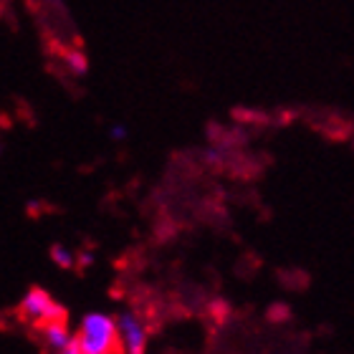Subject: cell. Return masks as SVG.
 I'll return each instance as SVG.
<instances>
[{
    "label": "cell",
    "instance_id": "1",
    "mask_svg": "<svg viewBox=\"0 0 354 354\" xmlns=\"http://www.w3.org/2000/svg\"><path fill=\"white\" fill-rule=\"evenodd\" d=\"M79 347L82 354H109L119 347L117 339V324L114 319L102 314V311H91L82 319V329H79Z\"/></svg>",
    "mask_w": 354,
    "mask_h": 354
},
{
    "label": "cell",
    "instance_id": "2",
    "mask_svg": "<svg viewBox=\"0 0 354 354\" xmlns=\"http://www.w3.org/2000/svg\"><path fill=\"white\" fill-rule=\"evenodd\" d=\"M21 317L33 322V324H44L53 319H64V306L53 301L44 288H30L21 301Z\"/></svg>",
    "mask_w": 354,
    "mask_h": 354
},
{
    "label": "cell",
    "instance_id": "3",
    "mask_svg": "<svg viewBox=\"0 0 354 354\" xmlns=\"http://www.w3.org/2000/svg\"><path fill=\"white\" fill-rule=\"evenodd\" d=\"M117 324V339L119 347L129 354H142L147 349V326L142 324L134 314H122L114 319Z\"/></svg>",
    "mask_w": 354,
    "mask_h": 354
},
{
    "label": "cell",
    "instance_id": "4",
    "mask_svg": "<svg viewBox=\"0 0 354 354\" xmlns=\"http://www.w3.org/2000/svg\"><path fill=\"white\" fill-rule=\"evenodd\" d=\"M68 326L64 324V319H53V322H44V339L53 352H64L68 342Z\"/></svg>",
    "mask_w": 354,
    "mask_h": 354
},
{
    "label": "cell",
    "instance_id": "5",
    "mask_svg": "<svg viewBox=\"0 0 354 354\" xmlns=\"http://www.w3.org/2000/svg\"><path fill=\"white\" fill-rule=\"evenodd\" d=\"M64 61H66L68 71L74 76H84L88 71V59L86 53L79 51V48H68L66 53H64Z\"/></svg>",
    "mask_w": 354,
    "mask_h": 354
},
{
    "label": "cell",
    "instance_id": "6",
    "mask_svg": "<svg viewBox=\"0 0 354 354\" xmlns=\"http://www.w3.org/2000/svg\"><path fill=\"white\" fill-rule=\"evenodd\" d=\"M51 261L59 266V268H74V256H71V251L59 243L51 248Z\"/></svg>",
    "mask_w": 354,
    "mask_h": 354
},
{
    "label": "cell",
    "instance_id": "7",
    "mask_svg": "<svg viewBox=\"0 0 354 354\" xmlns=\"http://www.w3.org/2000/svg\"><path fill=\"white\" fill-rule=\"evenodd\" d=\"M109 137H111V142H124L127 137H129V132H127V127L114 124V127L109 129Z\"/></svg>",
    "mask_w": 354,
    "mask_h": 354
},
{
    "label": "cell",
    "instance_id": "8",
    "mask_svg": "<svg viewBox=\"0 0 354 354\" xmlns=\"http://www.w3.org/2000/svg\"><path fill=\"white\" fill-rule=\"evenodd\" d=\"M94 261H96V256H94V251H91V248H84V251L79 253V266H82V268L94 266Z\"/></svg>",
    "mask_w": 354,
    "mask_h": 354
},
{
    "label": "cell",
    "instance_id": "9",
    "mask_svg": "<svg viewBox=\"0 0 354 354\" xmlns=\"http://www.w3.org/2000/svg\"><path fill=\"white\" fill-rule=\"evenodd\" d=\"M205 162L213 165V167H221V165H223V155L218 152V149H207V152H205Z\"/></svg>",
    "mask_w": 354,
    "mask_h": 354
},
{
    "label": "cell",
    "instance_id": "10",
    "mask_svg": "<svg viewBox=\"0 0 354 354\" xmlns=\"http://www.w3.org/2000/svg\"><path fill=\"white\" fill-rule=\"evenodd\" d=\"M64 354H82V347H79V337H68L66 347H64Z\"/></svg>",
    "mask_w": 354,
    "mask_h": 354
}]
</instances>
